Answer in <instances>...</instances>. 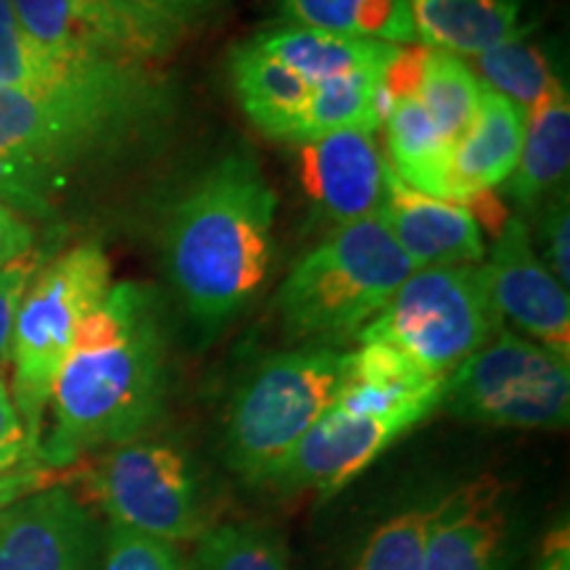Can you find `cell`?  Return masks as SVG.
I'll return each mask as SVG.
<instances>
[{
    "mask_svg": "<svg viewBox=\"0 0 570 570\" xmlns=\"http://www.w3.org/2000/svg\"><path fill=\"white\" fill-rule=\"evenodd\" d=\"M169 90L154 67L56 90L0 88V204L48 217L75 183L159 130Z\"/></svg>",
    "mask_w": 570,
    "mask_h": 570,
    "instance_id": "obj_1",
    "label": "cell"
},
{
    "mask_svg": "<svg viewBox=\"0 0 570 570\" xmlns=\"http://www.w3.org/2000/svg\"><path fill=\"white\" fill-rule=\"evenodd\" d=\"M167 394L159 291L138 281L114 283L77 333L56 375L38 462L75 468L104 449L140 439Z\"/></svg>",
    "mask_w": 570,
    "mask_h": 570,
    "instance_id": "obj_2",
    "label": "cell"
},
{
    "mask_svg": "<svg viewBox=\"0 0 570 570\" xmlns=\"http://www.w3.org/2000/svg\"><path fill=\"white\" fill-rule=\"evenodd\" d=\"M277 196L252 154L204 169L164 225V269L204 333L238 317L265 285L275 254Z\"/></svg>",
    "mask_w": 570,
    "mask_h": 570,
    "instance_id": "obj_3",
    "label": "cell"
},
{
    "mask_svg": "<svg viewBox=\"0 0 570 570\" xmlns=\"http://www.w3.org/2000/svg\"><path fill=\"white\" fill-rule=\"evenodd\" d=\"M415 273L377 217L333 227L291 267L275 294L288 336L336 346L360 336Z\"/></svg>",
    "mask_w": 570,
    "mask_h": 570,
    "instance_id": "obj_4",
    "label": "cell"
},
{
    "mask_svg": "<svg viewBox=\"0 0 570 570\" xmlns=\"http://www.w3.org/2000/svg\"><path fill=\"white\" fill-rule=\"evenodd\" d=\"M111 262L98 244L42 262L21 298L11 344V399L38 452L56 375L77 333L111 291Z\"/></svg>",
    "mask_w": 570,
    "mask_h": 570,
    "instance_id": "obj_5",
    "label": "cell"
},
{
    "mask_svg": "<svg viewBox=\"0 0 570 570\" xmlns=\"http://www.w3.org/2000/svg\"><path fill=\"white\" fill-rule=\"evenodd\" d=\"M346 352L309 344L259 362L227 412V465L262 487L336 402Z\"/></svg>",
    "mask_w": 570,
    "mask_h": 570,
    "instance_id": "obj_6",
    "label": "cell"
},
{
    "mask_svg": "<svg viewBox=\"0 0 570 570\" xmlns=\"http://www.w3.org/2000/svg\"><path fill=\"white\" fill-rule=\"evenodd\" d=\"M502 331L483 265L415 269L356 341H377L446 381Z\"/></svg>",
    "mask_w": 570,
    "mask_h": 570,
    "instance_id": "obj_7",
    "label": "cell"
},
{
    "mask_svg": "<svg viewBox=\"0 0 570 570\" xmlns=\"http://www.w3.org/2000/svg\"><path fill=\"white\" fill-rule=\"evenodd\" d=\"M439 410L465 423L560 431L570 417L568 360L502 331L446 377Z\"/></svg>",
    "mask_w": 570,
    "mask_h": 570,
    "instance_id": "obj_8",
    "label": "cell"
},
{
    "mask_svg": "<svg viewBox=\"0 0 570 570\" xmlns=\"http://www.w3.org/2000/svg\"><path fill=\"white\" fill-rule=\"evenodd\" d=\"M77 465L82 502L96 504L111 525L173 544L204 537L198 481L180 446L132 439Z\"/></svg>",
    "mask_w": 570,
    "mask_h": 570,
    "instance_id": "obj_9",
    "label": "cell"
},
{
    "mask_svg": "<svg viewBox=\"0 0 570 570\" xmlns=\"http://www.w3.org/2000/svg\"><path fill=\"white\" fill-rule=\"evenodd\" d=\"M428 410H404L391 415H354L331 407L262 487L281 494L315 491L320 499L336 497L362 475L386 449L431 417Z\"/></svg>",
    "mask_w": 570,
    "mask_h": 570,
    "instance_id": "obj_10",
    "label": "cell"
},
{
    "mask_svg": "<svg viewBox=\"0 0 570 570\" xmlns=\"http://www.w3.org/2000/svg\"><path fill=\"white\" fill-rule=\"evenodd\" d=\"M483 273L499 320H508L525 338L570 360L568 288L539 256L531 227L520 214L504 219Z\"/></svg>",
    "mask_w": 570,
    "mask_h": 570,
    "instance_id": "obj_11",
    "label": "cell"
},
{
    "mask_svg": "<svg viewBox=\"0 0 570 570\" xmlns=\"http://www.w3.org/2000/svg\"><path fill=\"white\" fill-rule=\"evenodd\" d=\"M98 525L63 483L0 512V570H96Z\"/></svg>",
    "mask_w": 570,
    "mask_h": 570,
    "instance_id": "obj_12",
    "label": "cell"
},
{
    "mask_svg": "<svg viewBox=\"0 0 570 570\" xmlns=\"http://www.w3.org/2000/svg\"><path fill=\"white\" fill-rule=\"evenodd\" d=\"M306 198L333 227L377 217L386 202L389 161L375 132L341 130L298 142Z\"/></svg>",
    "mask_w": 570,
    "mask_h": 570,
    "instance_id": "obj_13",
    "label": "cell"
},
{
    "mask_svg": "<svg viewBox=\"0 0 570 570\" xmlns=\"http://www.w3.org/2000/svg\"><path fill=\"white\" fill-rule=\"evenodd\" d=\"M381 219L412 269L481 265L487 256L483 223L473 206L420 194L399 180L391 167Z\"/></svg>",
    "mask_w": 570,
    "mask_h": 570,
    "instance_id": "obj_14",
    "label": "cell"
},
{
    "mask_svg": "<svg viewBox=\"0 0 570 570\" xmlns=\"http://www.w3.org/2000/svg\"><path fill=\"white\" fill-rule=\"evenodd\" d=\"M510 520L497 479H475L436 499L423 570H504Z\"/></svg>",
    "mask_w": 570,
    "mask_h": 570,
    "instance_id": "obj_15",
    "label": "cell"
},
{
    "mask_svg": "<svg viewBox=\"0 0 570 570\" xmlns=\"http://www.w3.org/2000/svg\"><path fill=\"white\" fill-rule=\"evenodd\" d=\"M383 132H386V156L391 173L410 188L425 196L465 204V196L454 183L452 142L444 138L436 122L415 90L386 96L383 104ZM470 206V204H468Z\"/></svg>",
    "mask_w": 570,
    "mask_h": 570,
    "instance_id": "obj_16",
    "label": "cell"
},
{
    "mask_svg": "<svg viewBox=\"0 0 570 570\" xmlns=\"http://www.w3.org/2000/svg\"><path fill=\"white\" fill-rule=\"evenodd\" d=\"M523 135L525 111L483 85L479 111L452 148L454 183L465 204L479 209V202L504 185L518 164Z\"/></svg>",
    "mask_w": 570,
    "mask_h": 570,
    "instance_id": "obj_17",
    "label": "cell"
},
{
    "mask_svg": "<svg viewBox=\"0 0 570 570\" xmlns=\"http://www.w3.org/2000/svg\"><path fill=\"white\" fill-rule=\"evenodd\" d=\"M570 167V96L566 82L554 80L544 98L525 114V135L518 164L504 180L520 209H533L566 188Z\"/></svg>",
    "mask_w": 570,
    "mask_h": 570,
    "instance_id": "obj_18",
    "label": "cell"
},
{
    "mask_svg": "<svg viewBox=\"0 0 570 570\" xmlns=\"http://www.w3.org/2000/svg\"><path fill=\"white\" fill-rule=\"evenodd\" d=\"M410 13L417 42L460 59L525 35L520 0H410Z\"/></svg>",
    "mask_w": 570,
    "mask_h": 570,
    "instance_id": "obj_19",
    "label": "cell"
},
{
    "mask_svg": "<svg viewBox=\"0 0 570 570\" xmlns=\"http://www.w3.org/2000/svg\"><path fill=\"white\" fill-rule=\"evenodd\" d=\"M254 42L275 61H281L285 69L294 71L309 88L360 69L389 67L404 48L381 40L309 30V27L298 24H281L275 30L256 35Z\"/></svg>",
    "mask_w": 570,
    "mask_h": 570,
    "instance_id": "obj_20",
    "label": "cell"
},
{
    "mask_svg": "<svg viewBox=\"0 0 570 570\" xmlns=\"http://www.w3.org/2000/svg\"><path fill=\"white\" fill-rule=\"evenodd\" d=\"M230 77L240 109L252 125L269 138L294 142L309 101V85L262 51L254 40L233 51Z\"/></svg>",
    "mask_w": 570,
    "mask_h": 570,
    "instance_id": "obj_21",
    "label": "cell"
},
{
    "mask_svg": "<svg viewBox=\"0 0 570 570\" xmlns=\"http://www.w3.org/2000/svg\"><path fill=\"white\" fill-rule=\"evenodd\" d=\"M285 24L391 46L417 42L410 0H277Z\"/></svg>",
    "mask_w": 570,
    "mask_h": 570,
    "instance_id": "obj_22",
    "label": "cell"
},
{
    "mask_svg": "<svg viewBox=\"0 0 570 570\" xmlns=\"http://www.w3.org/2000/svg\"><path fill=\"white\" fill-rule=\"evenodd\" d=\"M391 63L389 67L352 71V75L336 77V80L312 88L294 140L296 146L341 130H381L383 88H386Z\"/></svg>",
    "mask_w": 570,
    "mask_h": 570,
    "instance_id": "obj_23",
    "label": "cell"
},
{
    "mask_svg": "<svg viewBox=\"0 0 570 570\" xmlns=\"http://www.w3.org/2000/svg\"><path fill=\"white\" fill-rule=\"evenodd\" d=\"M125 67L142 63H77L42 51L19 27L11 0H0V88L56 90Z\"/></svg>",
    "mask_w": 570,
    "mask_h": 570,
    "instance_id": "obj_24",
    "label": "cell"
},
{
    "mask_svg": "<svg viewBox=\"0 0 570 570\" xmlns=\"http://www.w3.org/2000/svg\"><path fill=\"white\" fill-rule=\"evenodd\" d=\"M11 6L21 30L42 51L77 63H132L92 30L80 0H11Z\"/></svg>",
    "mask_w": 570,
    "mask_h": 570,
    "instance_id": "obj_25",
    "label": "cell"
},
{
    "mask_svg": "<svg viewBox=\"0 0 570 570\" xmlns=\"http://www.w3.org/2000/svg\"><path fill=\"white\" fill-rule=\"evenodd\" d=\"M481 90L483 85L465 59L420 46L415 96L452 146L473 122Z\"/></svg>",
    "mask_w": 570,
    "mask_h": 570,
    "instance_id": "obj_26",
    "label": "cell"
},
{
    "mask_svg": "<svg viewBox=\"0 0 570 570\" xmlns=\"http://www.w3.org/2000/svg\"><path fill=\"white\" fill-rule=\"evenodd\" d=\"M473 61V71L481 85H487L489 90L520 106L525 114L544 98L550 85L558 80V75L550 67V59L525 35L475 56Z\"/></svg>",
    "mask_w": 570,
    "mask_h": 570,
    "instance_id": "obj_27",
    "label": "cell"
},
{
    "mask_svg": "<svg viewBox=\"0 0 570 570\" xmlns=\"http://www.w3.org/2000/svg\"><path fill=\"white\" fill-rule=\"evenodd\" d=\"M433 508H436V499L383 520L365 539L352 570H423L425 537Z\"/></svg>",
    "mask_w": 570,
    "mask_h": 570,
    "instance_id": "obj_28",
    "label": "cell"
},
{
    "mask_svg": "<svg viewBox=\"0 0 570 570\" xmlns=\"http://www.w3.org/2000/svg\"><path fill=\"white\" fill-rule=\"evenodd\" d=\"M194 570H288L281 539L262 525H219L204 533Z\"/></svg>",
    "mask_w": 570,
    "mask_h": 570,
    "instance_id": "obj_29",
    "label": "cell"
},
{
    "mask_svg": "<svg viewBox=\"0 0 570 570\" xmlns=\"http://www.w3.org/2000/svg\"><path fill=\"white\" fill-rule=\"evenodd\" d=\"M104 570H183L177 544L111 525Z\"/></svg>",
    "mask_w": 570,
    "mask_h": 570,
    "instance_id": "obj_30",
    "label": "cell"
},
{
    "mask_svg": "<svg viewBox=\"0 0 570 570\" xmlns=\"http://www.w3.org/2000/svg\"><path fill=\"white\" fill-rule=\"evenodd\" d=\"M42 267V254L38 248L21 254L11 265L0 269V377H6L11 367V344L13 327H17V315L21 298L30 288L32 277Z\"/></svg>",
    "mask_w": 570,
    "mask_h": 570,
    "instance_id": "obj_31",
    "label": "cell"
},
{
    "mask_svg": "<svg viewBox=\"0 0 570 570\" xmlns=\"http://www.w3.org/2000/svg\"><path fill=\"white\" fill-rule=\"evenodd\" d=\"M19 468H42L38 452L27 439L24 423H21L6 377H0V473Z\"/></svg>",
    "mask_w": 570,
    "mask_h": 570,
    "instance_id": "obj_32",
    "label": "cell"
},
{
    "mask_svg": "<svg viewBox=\"0 0 570 570\" xmlns=\"http://www.w3.org/2000/svg\"><path fill=\"white\" fill-rule=\"evenodd\" d=\"M541 246L547 252V262H550L552 275L558 277L562 288L570 285V214H568V196L554 198L547 206L544 217H541Z\"/></svg>",
    "mask_w": 570,
    "mask_h": 570,
    "instance_id": "obj_33",
    "label": "cell"
},
{
    "mask_svg": "<svg viewBox=\"0 0 570 570\" xmlns=\"http://www.w3.org/2000/svg\"><path fill=\"white\" fill-rule=\"evenodd\" d=\"M35 248V233L21 214L0 204V269Z\"/></svg>",
    "mask_w": 570,
    "mask_h": 570,
    "instance_id": "obj_34",
    "label": "cell"
},
{
    "mask_svg": "<svg viewBox=\"0 0 570 570\" xmlns=\"http://www.w3.org/2000/svg\"><path fill=\"white\" fill-rule=\"evenodd\" d=\"M56 470L48 468H19L0 473V512L11 508L19 499L35 494V491L53 487Z\"/></svg>",
    "mask_w": 570,
    "mask_h": 570,
    "instance_id": "obj_35",
    "label": "cell"
},
{
    "mask_svg": "<svg viewBox=\"0 0 570 570\" xmlns=\"http://www.w3.org/2000/svg\"><path fill=\"white\" fill-rule=\"evenodd\" d=\"M148 3H154L156 9L167 11L169 17L175 19H185L190 17V13H202V11H209L212 6L223 3V0H148Z\"/></svg>",
    "mask_w": 570,
    "mask_h": 570,
    "instance_id": "obj_36",
    "label": "cell"
}]
</instances>
